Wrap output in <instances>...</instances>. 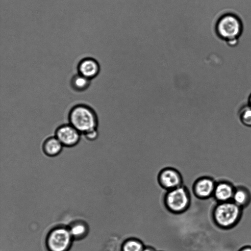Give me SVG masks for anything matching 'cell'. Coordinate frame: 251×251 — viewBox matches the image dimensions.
<instances>
[{"instance_id": "1", "label": "cell", "mask_w": 251, "mask_h": 251, "mask_svg": "<svg viewBox=\"0 0 251 251\" xmlns=\"http://www.w3.org/2000/svg\"><path fill=\"white\" fill-rule=\"evenodd\" d=\"M69 124L82 134L94 129L99 125L98 115L93 108L85 104L73 106L68 113Z\"/></svg>"}, {"instance_id": "2", "label": "cell", "mask_w": 251, "mask_h": 251, "mask_svg": "<svg viewBox=\"0 0 251 251\" xmlns=\"http://www.w3.org/2000/svg\"><path fill=\"white\" fill-rule=\"evenodd\" d=\"M216 29L219 36L226 41L237 39L243 31V23L240 18L233 13H227L218 21Z\"/></svg>"}, {"instance_id": "3", "label": "cell", "mask_w": 251, "mask_h": 251, "mask_svg": "<svg viewBox=\"0 0 251 251\" xmlns=\"http://www.w3.org/2000/svg\"><path fill=\"white\" fill-rule=\"evenodd\" d=\"M191 201L188 190L183 185L168 190L164 197L166 207L175 213H180L187 210Z\"/></svg>"}, {"instance_id": "4", "label": "cell", "mask_w": 251, "mask_h": 251, "mask_svg": "<svg viewBox=\"0 0 251 251\" xmlns=\"http://www.w3.org/2000/svg\"><path fill=\"white\" fill-rule=\"evenodd\" d=\"M234 202H222L216 207L214 216L217 223L228 227L236 223L240 215V208Z\"/></svg>"}, {"instance_id": "5", "label": "cell", "mask_w": 251, "mask_h": 251, "mask_svg": "<svg viewBox=\"0 0 251 251\" xmlns=\"http://www.w3.org/2000/svg\"><path fill=\"white\" fill-rule=\"evenodd\" d=\"M72 237L69 230L64 228H56L48 237V248L50 251H67L71 246Z\"/></svg>"}, {"instance_id": "6", "label": "cell", "mask_w": 251, "mask_h": 251, "mask_svg": "<svg viewBox=\"0 0 251 251\" xmlns=\"http://www.w3.org/2000/svg\"><path fill=\"white\" fill-rule=\"evenodd\" d=\"M81 134L79 131L70 124L59 126L54 132V136L63 146L67 147L76 146L80 141Z\"/></svg>"}, {"instance_id": "7", "label": "cell", "mask_w": 251, "mask_h": 251, "mask_svg": "<svg viewBox=\"0 0 251 251\" xmlns=\"http://www.w3.org/2000/svg\"><path fill=\"white\" fill-rule=\"evenodd\" d=\"M158 179L160 185L167 190L183 184L182 177L180 173L171 167L163 169L159 174Z\"/></svg>"}, {"instance_id": "8", "label": "cell", "mask_w": 251, "mask_h": 251, "mask_svg": "<svg viewBox=\"0 0 251 251\" xmlns=\"http://www.w3.org/2000/svg\"><path fill=\"white\" fill-rule=\"evenodd\" d=\"M78 74L92 80L99 74L100 67L98 61L92 57L82 59L77 66Z\"/></svg>"}, {"instance_id": "9", "label": "cell", "mask_w": 251, "mask_h": 251, "mask_svg": "<svg viewBox=\"0 0 251 251\" xmlns=\"http://www.w3.org/2000/svg\"><path fill=\"white\" fill-rule=\"evenodd\" d=\"M215 187L214 182L212 179L201 177L195 181L193 187V192L196 197L205 199L214 193Z\"/></svg>"}, {"instance_id": "10", "label": "cell", "mask_w": 251, "mask_h": 251, "mask_svg": "<svg viewBox=\"0 0 251 251\" xmlns=\"http://www.w3.org/2000/svg\"><path fill=\"white\" fill-rule=\"evenodd\" d=\"M63 147L62 144L55 136L46 138L42 145L44 152L50 156H54L59 154Z\"/></svg>"}, {"instance_id": "11", "label": "cell", "mask_w": 251, "mask_h": 251, "mask_svg": "<svg viewBox=\"0 0 251 251\" xmlns=\"http://www.w3.org/2000/svg\"><path fill=\"white\" fill-rule=\"evenodd\" d=\"M234 191L227 183H220L215 186L214 194L215 198L222 202L228 201L232 198Z\"/></svg>"}, {"instance_id": "12", "label": "cell", "mask_w": 251, "mask_h": 251, "mask_svg": "<svg viewBox=\"0 0 251 251\" xmlns=\"http://www.w3.org/2000/svg\"><path fill=\"white\" fill-rule=\"evenodd\" d=\"M90 84L91 80L78 73L74 75L70 80L71 88L78 92L86 90Z\"/></svg>"}, {"instance_id": "13", "label": "cell", "mask_w": 251, "mask_h": 251, "mask_svg": "<svg viewBox=\"0 0 251 251\" xmlns=\"http://www.w3.org/2000/svg\"><path fill=\"white\" fill-rule=\"evenodd\" d=\"M144 247L140 240L131 238L124 241L122 245V251H143Z\"/></svg>"}, {"instance_id": "14", "label": "cell", "mask_w": 251, "mask_h": 251, "mask_svg": "<svg viewBox=\"0 0 251 251\" xmlns=\"http://www.w3.org/2000/svg\"><path fill=\"white\" fill-rule=\"evenodd\" d=\"M241 122L245 126H251V107L248 104L241 108L239 113Z\"/></svg>"}, {"instance_id": "15", "label": "cell", "mask_w": 251, "mask_h": 251, "mask_svg": "<svg viewBox=\"0 0 251 251\" xmlns=\"http://www.w3.org/2000/svg\"><path fill=\"white\" fill-rule=\"evenodd\" d=\"M248 198L247 191L241 189L234 191L232 197L234 202L239 206L245 205L248 202Z\"/></svg>"}, {"instance_id": "16", "label": "cell", "mask_w": 251, "mask_h": 251, "mask_svg": "<svg viewBox=\"0 0 251 251\" xmlns=\"http://www.w3.org/2000/svg\"><path fill=\"white\" fill-rule=\"evenodd\" d=\"M69 230L72 237L78 238L86 233V227L82 224L78 223L72 226Z\"/></svg>"}, {"instance_id": "17", "label": "cell", "mask_w": 251, "mask_h": 251, "mask_svg": "<svg viewBox=\"0 0 251 251\" xmlns=\"http://www.w3.org/2000/svg\"><path fill=\"white\" fill-rule=\"evenodd\" d=\"M99 134L98 128L92 129L83 134L85 139L90 141L96 140L98 138Z\"/></svg>"}, {"instance_id": "18", "label": "cell", "mask_w": 251, "mask_h": 251, "mask_svg": "<svg viewBox=\"0 0 251 251\" xmlns=\"http://www.w3.org/2000/svg\"><path fill=\"white\" fill-rule=\"evenodd\" d=\"M239 251H251V247L246 246L241 249Z\"/></svg>"}, {"instance_id": "19", "label": "cell", "mask_w": 251, "mask_h": 251, "mask_svg": "<svg viewBox=\"0 0 251 251\" xmlns=\"http://www.w3.org/2000/svg\"><path fill=\"white\" fill-rule=\"evenodd\" d=\"M143 251H155V250L149 246L145 247Z\"/></svg>"}, {"instance_id": "20", "label": "cell", "mask_w": 251, "mask_h": 251, "mask_svg": "<svg viewBox=\"0 0 251 251\" xmlns=\"http://www.w3.org/2000/svg\"><path fill=\"white\" fill-rule=\"evenodd\" d=\"M248 105L251 107V94L250 95V96H249V104Z\"/></svg>"}]
</instances>
